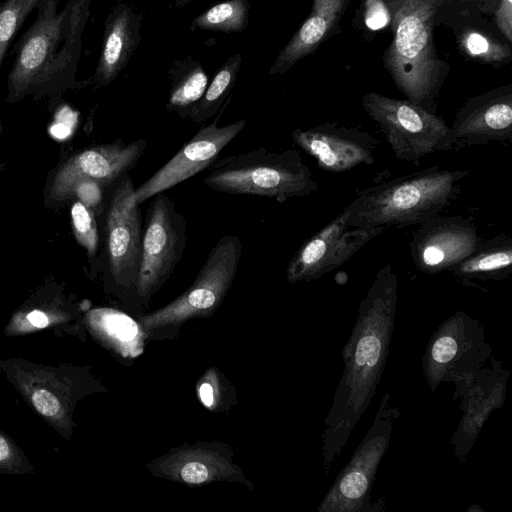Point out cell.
<instances>
[{"mask_svg":"<svg viewBox=\"0 0 512 512\" xmlns=\"http://www.w3.org/2000/svg\"><path fill=\"white\" fill-rule=\"evenodd\" d=\"M468 173L436 164L367 187L344 208L348 213L346 224L384 229L420 225L457 198Z\"/></svg>","mask_w":512,"mask_h":512,"instance_id":"cell-2","label":"cell"},{"mask_svg":"<svg viewBox=\"0 0 512 512\" xmlns=\"http://www.w3.org/2000/svg\"><path fill=\"white\" fill-rule=\"evenodd\" d=\"M344 0H314L311 15L281 49L270 74H284L297 61L312 52L335 22Z\"/></svg>","mask_w":512,"mask_h":512,"instance_id":"cell-22","label":"cell"},{"mask_svg":"<svg viewBox=\"0 0 512 512\" xmlns=\"http://www.w3.org/2000/svg\"><path fill=\"white\" fill-rule=\"evenodd\" d=\"M294 143L313 157L325 171L341 173L360 165H371L379 142L368 132L324 123L309 129H295Z\"/></svg>","mask_w":512,"mask_h":512,"instance_id":"cell-16","label":"cell"},{"mask_svg":"<svg viewBox=\"0 0 512 512\" xmlns=\"http://www.w3.org/2000/svg\"><path fill=\"white\" fill-rule=\"evenodd\" d=\"M135 189L128 174L119 178L106 215L108 263L116 282L136 287L142 249L143 226L140 206L126 208L125 198Z\"/></svg>","mask_w":512,"mask_h":512,"instance_id":"cell-15","label":"cell"},{"mask_svg":"<svg viewBox=\"0 0 512 512\" xmlns=\"http://www.w3.org/2000/svg\"><path fill=\"white\" fill-rule=\"evenodd\" d=\"M73 196H77L79 201L91 210L96 209L102 203V186L96 181L82 179L75 184Z\"/></svg>","mask_w":512,"mask_h":512,"instance_id":"cell-29","label":"cell"},{"mask_svg":"<svg viewBox=\"0 0 512 512\" xmlns=\"http://www.w3.org/2000/svg\"><path fill=\"white\" fill-rule=\"evenodd\" d=\"M512 141V96L496 93L473 99L456 115L441 151Z\"/></svg>","mask_w":512,"mask_h":512,"instance_id":"cell-18","label":"cell"},{"mask_svg":"<svg viewBox=\"0 0 512 512\" xmlns=\"http://www.w3.org/2000/svg\"><path fill=\"white\" fill-rule=\"evenodd\" d=\"M57 123L52 126L51 133L57 138H65L69 134V128L76 123L77 114L69 107L63 106L57 112Z\"/></svg>","mask_w":512,"mask_h":512,"instance_id":"cell-33","label":"cell"},{"mask_svg":"<svg viewBox=\"0 0 512 512\" xmlns=\"http://www.w3.org/2000/svg\"><path fill=\"white\" fill-rule=\"evenodd\" d=\"M492 346L479 320L464 311L445 319L431 334L422 370L431 392L453 383L455 392L469 385L491 358Z\"/></svg>","mask_w":512,"mask_h":512,"instance_id":"cell-6","label":"cell"},{"mask_svg":"<svg viewBox=\"0 0 512 512\" xmlns=\"http://www.w3.org/2000/svg\"><path fill=\"white\" fill-rule=\"evenodd\" d=\"M169 76L170 91L166 109L181 119L188 118L208 86V76L203 65L192 58L174 61Z\"/></svg>","mask_w":512,"mask_h":512,"instance_id":"cell-23","label":"cell"},{"mask_svg":"<svg viewBox=\"0 0 512 512\" xmlns=\"http://www.w3.org/2000/svg\"><path fill=\"white\" fill-rule=\"evenodd\" d=\"M34 25L27 31L8 77V100L17 101L46 81L55 67V53L62 41L67 10L58 13L56 0H42Z\"/></svg>","mask_w":512,"mask_h":512,"instance_id":"cell-12","label":"cell"},{"mask_svg":"<svg viewBox=\"0 0 512 512\" xmlns=\"http://www.w3.org/2000/svg\"><path fill=\"white\" fill-rule=\"evenodd\" d=\"M36 410L44 416L52 417L60 410L59 400L48 390L39 389L32 395Z\"/></svg>","mask_w":512,"mask_h":512,"instance_id":"cell-32","label":"cell"},{"mask_svg":"<svg viewBox=\"0 0 512 512\" xmlns=\"http://www.w3.org/2000/svg\"><path fill=\"white\" fill-rule=\"evenodd\" d=\"M508 378L509 371L502 361L491 358L469 385L455 392L454 398L461 399L463 414L451 442L460 463L465 461L491 413L504 404Z\"/></svg>","mask_w":512,"mask_h":512,"instance_id":"cell-17","label":"cell"},{"mask_svg":"<svg viewBox=\"0 0 512 512\" xmlns=\"http://www.w3.org/2000/svg\"><path fill=\"white\" fill-rule=\"evenodd\" d=\"M241 253L242 244L237 235L222 236L210 250L188 289L166 306L143 315L141 327L155 331L212 315L235 279Z\"/></svg>","mask_w":512,"mask_h":512,"instance_id":"cell-7","label":"cell"},{"mask_svg":"<svg viewBox=\"0 0 512 512\" xmlns=\"http://www.w3.org/2000/svg\"><path fill=\"white\" fill-rule=\"evenodd\" d=\"M390 20L389 12L382 0H367L365 23L371 30L385 27Z\"/></svg>","mask_w":512,"mask_h":512,"instance_id":"cell-30","label":"cell"},{"mask_svg":"<svg viewBox=\"0 0 512 512\" xmlns=\"http://www.w3.org/2000/svg\"><path fill=\"white\" fill-rule=\"evenodd\" d=\"M242 63V56L236 53L230 56L217 70L203 96L191 110L188 118L194 123L204 124L213 118L230 96Z\"/></svg>","mask_w":512,"mask_h":512,"instance_id":"cell-25","label":"cell"},{"mask_svg":"<svg viewBox=\"0 0 512 512\" xmlns=\"http://www.w3.org/2000/svg\"><path fill=\"white\" fill-rule=\"evenodd\" d=\"M231 100L230 95L212 122L202 124L173 157L125 198L126 208L140 206L147 199L207 169L218 158L220 152L246 126L245 119L224 126L217 125Z\"/></svg>","mask_w":512,"mask_h":512,"instance_id":"cell-10","label":"cell"},{"mask_svg":"<svg viewBox=\"0 0 512 512\" xmlns=\"http://www.w3.org/2000/svg\"><path fill=\"white\" fill-rule=\"evenodd\" d=\"M201 402L209 409L215 408L219 401V382L213 370H210L198 387Z\"/></svg>","mask_w":512,"mask_h":512,"instance_id":"cell-31","label":"cell"},{"mask_svg":"<svg viewBox=\"0 0 512 512\" xmlns=\"http://www.w3.org/2000/svg\"><path fill=\"white\" fill-rule=\"evenodd\" d=\"M42 0H5L0 6V67L14 34Z\"/></svg>","mask_w":512,"mask_h":512,"instance_id":"cell-27","label":"cell"},{"mask_svg":"<svg viewBox=\"0 0 512 512\" xmlns=\"http://www.w3.org/2000/svg\"><path fill=\"white\" fill-rule=\"evenodd\" d=\"M91 322L123 357L134 358L142 353V331L128 315L112 309H98L92 312Z\"/></svg>","mask_w":512,"mask_h":512,"instance_id":"cell-24","label":"cell"},{"mask_svg":"<svg viewBox=\"0 0 512 512\" xmlns=\"http://www.w3.org/2000/svg\"><path fill=\"white\" fill-rule=\"evenodd\" d=\"M399 416L398 408L390 404V394L385 393L371 427L320 502L319 512L383 511L384 504L371 503V491Z\"/></svg>","mask_w":512,"mask_h":512,"instance_id":"cell-5","label":"cell"},{"mask_svg":"<svg viewBox=\"0 0 512 512\" xmlns=\"http://www.w3.org/2000/svg\"><path fill=\"white\" fill-rule=\"evenodd\" d=\"M368 116L378 125L395 158L418 162L442 150L449 126L442 117L408 100L371 92L362 99Z\"/></svg>","mask_w":512,"mask_h":512,"instance_id":"cell-8","label":"cell"},{"mask_svg":"<svg viewBox=\"0 0 512 512\" xmlns=\"http://www.w3.org/2000/svg\"><path fill=\"white\" fill-rule=\"evenodd\" d=\"M450 272L463 285L475 281H501L512 274V239L498 234L481 241L476 249L456 264Z\"/></svg>","mask_w":512,"mask_h":512,"instance_id":"cell-21","label":"cell"},{"mask_svg":"<svg viewBox=\"0 0 512 512\" xmlns=\"http://www.w3.org/2000/svg\"><path fill=\"white\" fill-rule=\"evenodd\" d=\"M398 277L389 264L379 268L361 300L343 351V373L321 437L323 466L329 473L369 407L385 370L394 331Z\"/></svg>","mask_w":512,"mask_h":512,"instance_id":"cell-1","label":"cell"},{"mask_svg":"<svg viewBox=\"0 0 512 512\" xmlns=\"http://www.w3.org/2000/svg\"><path fill=\"white\" fill-rule=\"evenodd\" d=\"M191 1L192 0H175V6L177 8H182L183 6H185L186 4H188Z\"/></svg>","mask_w":512,"mask_h":512,"instance_id":"cell-38","label":"cell"},{"mask_svg":"<svg viewBox=\"0 0 512 512\" xmlns=\"http://www.w3.org/2000/svg\"><path fill=\"white\" fill-rule=\"evenodd\" d=\"M481 241L475 224L468 218L437 215L418 225L409 247L416 268L434 275L450 271Z\"/></svg>","mask_w":512,"mask_h":512,"instance_id":"cell-13","label":"cell"},{"mask_svg":"<svg viewBox=\"0 0 512 512\" xmlns=\"http://www.w3.org/2000/svg\"><path fill=\"white\" fill-rule=\"evenodd\" d=\"M434 7L428 0H403L395 12V37L386 63L408 101L435 113L433 99L440 80L432 24Z\"/></svg>","mask_w":512,"mask_h":512,"instance_id":"cell-4","label":"cell"},{"mask_svg":"<svg viewBox=\"0 0 512 512\" xmlns=\"http://www.w3.org/2000/svg\"><path fill=\"white\" fill-rule=\"evenodd\" d=\"M0 131H1V123H0Z\"/></svg>","mask_w":512,"mask_h":512,"instance_id":"cell-40","label":"cell"},{"mask_svg":"<svg viewBox=\"0 0 512 512\" xmlns=\"http://www.w3.org/2000/svg\"><path fill=\"white\" fill-rule=\"evenodd\" d=\"M27 320L37 328H44L49 324V318L40 310H33L27 315Z\"/></svg>","mask_w":512,"mask_h":512,"instance_id":"cell-36","label":"cell"},{"mask_svg":"<svg viewBox=\"0 0 512 512\" xmlns=\"http://www.w3.org/2000/svg\"><path fill=\"white\" fill-rule=\"evenodd\" d=\"M2 165H0V171H1Z\"/></svg>","mask_w":512,"mask_h":512,"instance_id":"cell-39","label":"cell"},{"mask_svg":"<svg viewBox=\"0 0 512 512\" xmlns=\"http://www.w3.org/2000/svg\"><path fill=\"white\" fill-rule=\"evenodd\" d=\"M141 41V17L126 3L107 15L95 82L106 86L126 68Z\"/></svg>","mask_w":512,"mask_h":512,"instance_id":"cell-19","label":"cell"},{"mask_svg":"<svg viewBox=\"0 0 512 512\" xmlns=\"http://www.w3.org/2000/svg\"><path fill=\"white\" fill-rule=\"evenodd\" d=\"M150 204L143 227L136 292L149 300L170 278L187 243V221L174 200L159 193Z\"/></svg>","mask_w":512,"mask_h":512,"instance_id":"cell-9","label":"cell"},{"mask_svg":"<svg viewBox=\"0 0 512 512\" xmlns=\"http://www.w3.org/2000/svg\"><path fill=\"white\" fill-rule=\"evenodd\" d=\"M249 10L248 0H225L196 16L190 29L223 33L242 32L248 26Z\"/></svg>","mask_w":512,"mask_h":512,"instance_id":"cell-26","label":"cell"},{"mask_svg":"<svg viewBox=\"0 0 512 512\" xmlns=\"http://www.w3.org/2000/svg\"><path fill=\"white\" fill-rule=\"evenodd\" d=\"M73 232L77 242L91 257L98 247V231L93 211L80 201H76L70 211Z\"/></svg>","mask_w":512,"mask_h":512,"instance_id":"cell-28","label":"cell"},{"mask_svg":"<svg viewBox=\"0 0 512 512\" xmlns=\"http://www.w3.org/2000/svg\"><path fill=\"white\" fill-rule=\"evenodd\" d=\"M347 217L343 210L300 246L288 264V282L316 280L340 268L384 231L381 227H350L346 224Z\"/></svg>","mask_w":512,"mask_h":512,"instance_id":"cell-11","label":"cell"},{"mask_svg":"<svg viewBox=\"0 0 512 512\" xmlns=\"http://www.w3.org/2000/svg\"><path fill=\"white\" fill-rule=\"evenodd\" d=\"M512 0H503L498 13H497V22L503 33L507 36L509 40H511V32H512Z\"/></svg>","mask_w":512,"mask_h":512,"instance_id":"cell-34","label":"cell"},{"mask_svg":"<svg viewBox=\"0 0 512 512\" xmlns=\"http://www.w3.org/2000/svg\"><path fill=\"white\" fill-rule=\"evenodd\" d=\"M146 146L144 139L128 143L118 139L77 153L58 170L51 185V196L56 200L69 199L75 184L82 179L96 181L102 188L108 186L136 166Z\"/></svg>","mask_w":512,"mask_h":512,"instance_id":"cell-14","label":"cell"},{"mask_svg":"<svg viewBox=\"0 0 512 512\" xmlns=\"http://www.w3.org/2000/svg\"><path fill=\"white\" fill-rule=\"evenodd\" d=\"M153 466L158 475L189 485L243 479L230 457L219 449L182 448L166 455Z\"/></svg>","mask_w":512,"mask_h":512,"instance_id":"cell-20","label":"cell"},{"mask_svg":"<svg viewBox=\"0 0 512 512\" xmlns=\"http://www.w3.org/2000/svg\"><path fill=\"white\" fill-rule=\"evenodd\" d=\"M208 170L204 184L221 193L262 196L283 203L318 189L311 170L296 149L270 152L261 147L217 158Z\"/></svg>","mask_w":512,"mask_h":512,"instance_id":"cell-3","label":"cell"},{"mask_svg":"<svg viewBox=\"0 0 512 512\" xmlns=\"http://www.w3.org/2000/svg\"><path fill=\"white\" fill-rule=\"evenodd\" d=\"M466 47L472 55H483L490 49L488 40L481 34L475 32L470 33L466 38Z\"/></svg>","mask_w":512,"mask_h":512,"instance_id":"cell-35","label":"cell"},{"mask_svg":"<svg viewBox=\"0 0 512 512\" xmlns=\"http://www.w3.org/2000/svg\"><path fill=\"white\" fill-rule=\"evenodd\" d=\"M10 455V447L7 441L0 436V461L5 460Z\"/></svg>","mask_w":512,"mask_h":512,"instance_id":"cell-37","label":"cell"}]
</instances>
